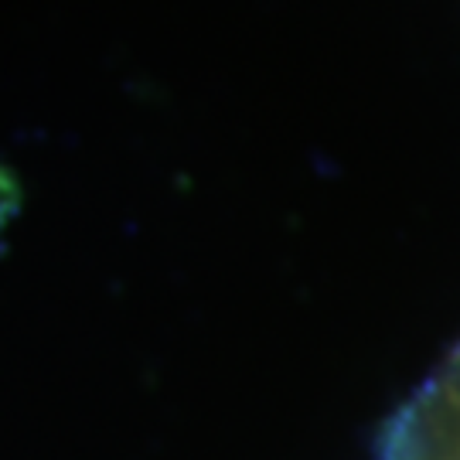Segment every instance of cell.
I'll return each instance as SVG.
<instances>
[{
	"instance_id": "obj_1",
	"label": "cell",
	"mask_w": 460,
	"mask_h": 460,
	"mask_svg": "<svg viewBox=\"0 0 460 460\" xmlns=\"http://www.w3.org/2000/svg\"><path fill=\"white\" fill-rule=\"evenodd\" d=\"M376 460H460V341L389 420Z\"/></svg>"
}]
</instances>
